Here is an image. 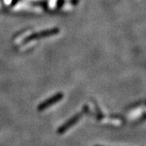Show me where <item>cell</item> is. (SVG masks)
<instances>
[{
  "instance_id": "1",
  "label": "cell",
  "mask_w": 146,
  "mask_h": 146,
  "mask_svg": "<svg viewBox=\"0 0 146 146\" xmlns=\"http://www.w3.org/2000/svg\"><path fill=\"white\" fill-rule=\"evenodd\" d=\"M59 33V29L58 28H54L51 29H48V30H45V31H41L39 33H36L31 34L30 36H29L25 39V42H30L32 40H35V39H40V38H43V37H47V36H53Z\"/></svg>"
},
{
  "instance_id": "2",
  "label": "cell",
  "mask_w": 146,
  "mask_h": 146,
  "mask_svg": "<svg viewBox=\"0 0 146 146\" xmlns=\"http://www.w3.org/2000/svg\"><path fill=\"white\" fill-rule=\"evenodd\" d=\"M63 93H58V94L54 95V96L51 97L50 98H48V99H46V101H44L43 102H42L41 104L38 106L37 109H38V110H40V111H42V110H44L47 109L48 107H50V106L57 103L58 102H59L60 100L63 99Z\"/></svg>"
},
{
  "instance_id": "3",
  "label": "cell",
  "mask_w": 146,
  "mask_h": 146,
  "mask_svg": "<svg viewBox=\"0 0 146 146\" xmlns=\"http://www.w3.org/2000/svg\"><path fill=\"white\" fill-rule=\"evenodd\" d=\"M81 116H82V113H78V114H76V115H74L73 117H72L70 119L68 120L65 123H63V125L58 129V132L59 134H63L66 131H68L74 124H76L79 121V119L81 118Z\"/></svg>"
},
{
  "instance_id": "4",
  "label": "cell",
  "mask_w": 146,
  "mask_h": 146,
  "mask_svg": "<svg viewBox=\"0 0 146 146\" xmlns=\"http://www.w3.org/2000/svg\"><path fill=\"white\" fill-rule=\"evenodd\" d=\"M95 146H101V145H95Z\"/></svg>"
}]
</instances>
